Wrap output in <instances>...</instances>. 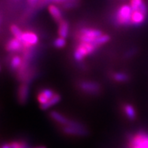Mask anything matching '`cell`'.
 Wrapping results in <instances>:
<instances>
[{
  "label": "cell",
  "mask_w": 148,
  "mask_h": 148,
  "mask_svg": "<svg viewBox=\"0 0 148 148\" xmlns=\"http://www.w3.org/2000/svg\"><path fill=\"white\" fill-rule=\"evenodd\" d=\"M133 10L130 5H123L117 10L116 14V22L120 25H129L132 23Z\"/></svg>",
  "instance_id": "1"
},
{
  "label": "cell",
  "mask_w": 148,
  "mask_h": 148,
  "mask_svg": "<svg viewBox=\"0 0 148 148\" xmlns=\"http://www.w3.org/2000/svg\"><path fill=\"white\" fill-rule=\"evenodd\" d=\"M97 48L92 43L80 42L73 53L74 59L77 61L83 60L85 57L89 55L95 51Z\"/></svg>",
  "instance_id": "2"
},
{
  "label": "cell",
  "mask_w": 148,
  "mask_h": 148,
  "mask_svg": "<svg viewBox=\"0 0 148 148\" xmlns=\"http://www.w3.org/2000/svg\"><path fill=\"white\" fill-rule=\"evenodd\" d=\"M50 116L55 122L60 123L61 125H64V126H84L82 124H80L79 123H77L76 121L70 120V119H66L64 116L60 114V113L57 112V111H51V113H50Z\"/></svg>",
  "instance_id": "3"
},
{
  "label": "cell",
  "mask_w": 148,
  "mask_h": 148,
  "mask_svg": "<svg viewBox=\"0 0 148 148\" xmlns=\"http://www.w3.org/2000/svg\"><path fill=\"white\" fill-rule=\"evenodd\" d=\"M39 42L38 36L33 32H23V37H22V43L23 47L25 48H30L33 45H36Z\"/></svg>",
  "instance_id": "4"
},
{
  "label": "cell",
  "mask_w": 148,
  "mask_h": 148,
  "mask_svg": "<svg viewBox=\"0 0 148 148\" xmlns=\"http://www.w3.org/2000/svg\"><path fill=\"white\" fill-rule=\"evenodd\" d=\"M63 132L65 134L77 136H85L88 134V131L85 129L84 126H64L63 128Z\"/></svg>",
  "instance_id": "5"
},
{
  "label": "cell",
  "mask_w": 148,
  "mask_h": 148,
  "mask_svg": "<svg viewBox=\"0 0 148 148\" xmlns=\"http://www.w3.org/2000/svg\"><path fill=\"white\" fill-rule=\"evenodd\" d=\"M79 88L86 92L88 93H97L100 90V86L97 82H82L79 83Z\"/></svg>",
  "instance_id": "6"
},
{
  "label": "cell",
  "mask_w": 148,
  "mask_h": 148,
  "mask_svg": "<svg viewBox=\"0 0 148 148\" xmlns=\"http://www.w3.org/2000/svg\"><path fill=\"white\" fill-rule=\"evenodd\" d=\"M49 12L51 14V16L55 20L57 23H60L61 21H63L62 18V12L60 10V8L55 4H50L49 5Z\"/></svg>",
  "instance_id": "7"
},
{
  "label": "cell",
  "mask_w": 148,
  "mask_h": 148,
  "mask_svg": "<svg viewBox=\"0 0 148 148\" xmlns=\"http://www.w3.org/2000/svg\"><path fill=\"white\" fill-rule=\"evenodd\" d=\"M79 35L85 36L90 37L92 39H97V37L103 35L101 30L96 29H89V28H82L79 30Z\"/></svg>",
  "instance_id": "8"
},
{
  "label": "cell",
  "mask_w": 148,
  "mask_h": 148,
  "mask_svg": "<svg viewBox=\"0 0 148 148\" xmlns=\"http://www.w3.org/2000/svg\"><path fill=\"white\" fill-rule=\"evenodd\" d=\"M23 43L18 40V39L14 38V39H10L6 45V50L8 51H20L23 47Z\"/></svg>",
  "instance_id": "9"
},
{
  "label": "cell",
  "mask_w": 148,
  "mask_h": 148,
  "mask_svg": "<svg viewBox=\"0 0 148 148\" xmlns=\"http://www.w3.org/2000/svg\"><path fill=\"white\" fill-rule=\"evenodd\" d=\"M29 95V86L27 84H22L18 88V100L21 103H24Z\"/></svg>",
  "instance_id": "10"
},
{
  "label": "cell",
  "mask_w": 148,
  "mask_h": 148,
  "mask_svg": "<svg viewBox=\"0 0 148 148\" xmlns=\"http://www.w3.org/2000/svg\"><path fill=\"white\" fill-rule=\"evenodd\" d=\"M69 33V24L66 21L63 20L58 23V35L60 37L66 39Z\"/></svg>",
  "instance_id": "11"
},
{
  "label": "cell",
  "mask_w": 148,
  "mask_h": 148,
  "mask_svg": "<svg viewBox=\"0 0 148 148\" xmlns=\"http://www.w3.org/2000/svg\"><path fill=\"white\" fill-rule=\"evenodd\" d=\"M146 15H144L139 11H134L132 16V23L134 25H140L145 21Z\"/></svg>",
  "instance_id": "12"
},
{
  "label": "cell",
  "mask_w": 148,
  "mask_h": 148,
  "mask_svg": "<svg viewBox=\"0 0 148 148\" xmlns=\"http://www.w3.org/2000/svg\"><path fill=\"white\" fill-rule=\"evenodd\" d=\"M60 101V96L58 94H55V95H54V97H51V99H49L46 103L42 104V105H40V107H41L42 110H48L49 108L52 107V106L55 105V104L58 103Z\"/></svg>",
  "instance_id": "13"
},
{
  "label": "cell",
  "mask_w": 148,
  "mask_h": 148,
  "mask_svg": "<svg viewBox=\"0 0 148 148\" xmlns=\"http://www.w3.org/2000/svg\"><path fill=\"white\" fill-rule=\"evenodd\" d=\"M124 111H125V115L127 116V117L129 119L133 120V119H135V117H136V112H135V110H134L133 106H132L131 104H126L124 107Z\"/></svg>",
  "instance_id": "14"
},
{
  "label": "cell",
  "mask_w": 148,
  "mask_h": 148,
  "mask_svg": "<svg viewBox=\"0 0 148 148\" xmlns=\"http://www.w3.org/2000/svg\"><path fill=\"white\" fill-rule=\"evenodd\" d=\"M10 30L12 33V34L14 35V38L18 39V40L22 42V37H23V32H22V30L18 27V26L15 25V24H12L11 27H10Z\"/></svg>",
  "instance_id": "15"
},
{
  "label": "cell",
  "mask_w": 148,
  "mask_h": 148,
  "mask_svg": "<svg viewBox=\"0 0 148 148\" xmlns=\"http://www.w3.org/2000/svg\"><path fill=\"white\" fill-rule=\"evenodd\" d=\"M110 38L109 36L106 35V34H103V35L101 36L97 37V39L92 43L95 45V46H96L97 48V47H99L100 45H103V44H105V43L108 42L110 41Z\"/></svg>",
  "instance_id": "16"
},
{
  "label": "cell",
  "mask_w": 148,
  "mask_h": 148,
  "mask_svg": "<svg viewBox=\"0 0 148 148\" xmlns=\"http://www.w3.org/2000/svg\"><path fill=\"white\" fill-rule=\"evenodd\" d=\"M113 79L119 82H127L129 79V76L127 75L125 73H116L113 74Z\"/></svg>",
  "instance_id": "17"
},
{
  "label": "cell",
  "mask_w": 148,
  "mask_h": 148,
  "mask_svg": "<svg viewBox=\"0 0 148 148\" xmlns=\"http://www.w3.org/2000/svg\"><path fill=\"white\" fill-rule=\"evenodd\" d=\"M22 59L21 58L20 56H18V55H16V56L13 57L11 60V66H12V69H14V70H17L18 68L21 67V66L22 65Z\"/></svg>",
  "instance_id": "18"
},
{
  "label": "cell",
  "mask_w": 148,
  "mask_h": 148,
  "mask_svg": "<svg viewBox=\"0 0 148 148\" xmlns=\"http://www.w3.org/2000/svg\"><path fill=\"white\" fill-rule=\"evenodd\" d=\"M66 44V39L60 36L58 37L54 42V45H55V47H56L57 49H62V48L65 47Z\"/></svg>",
  "instance_id": "19"
},
{
  "label": "cell",
  "mask_w": 148,
  "mask_h": 148,
  "mask_svg": "<svg viewBox=\"0 0 148 148\" xmlns=\"http://www.w3.org/2000/svg\"><path fill=\"white\" fill-rule=\"evenodd\" d=\"M61 7L64 9L69 10V9H73V8H77L79 5V2H69L64 3V4L60 5Z\"/></svg>",
  "instance_id": "20"
},
{
  "label": "cell",
  "mask_w": 148,
  "mask_h": 148,
  "mask_svg": "<svg viewBox=\"0 0 148 148\" xmlns=\"http://www.w3.org/2000/svg\"><path fill=\"white\" fill-rule=\"evenodd\" d=\"M143 3L142 0H131L130 1V6L132 8L133 12L138 11L140 7V5Z\"/></svg>",
  "instance_id": "21"
},
{
  "label": "cell",
  "mask_w": 148,
  "mask_h": 148,
  "mask_svg": "<svg viewBox=\"0 0 148 148\" xmlns=\"http://www.w3.org/2000/svg\"><path fill=\"white\" fill-rule=\"evenodd\" d=\"M41 92L49 100L51 99V97H54V95H55V94L53 92V91H51V89H49V88H45V89H43Z\"/></svg>",
  "instance_id": "22"
},
{
  "label": "cell",
  "mask_w": 148,
  "mask_h": 148,
  "mask_svg": "<svg viewBox=\"0 0 148 148\" xmlns=\"http://www.w3.org/2000/svg\"><path fill=\"white\" fill-rule=\"evenodd\" d=\"M37 99H38V101H39V103H40V105H42V104H44V103H46L48 101H49V99L47 98L46 97H45L44 95H43L42 92H40V93L38 95V97H37Z\"/></svg>",
  "instance_id": "23"
},
{
  "label": "cell",
  "mask_w": 148,
  "mask_h": 148,
  "mask_svg": "<svg viewBox=\"0 0 148 148\" xmlns=\"http://www.w3.org/2000/svg\"><path fill=\"white\" fill-rule=\"evenodd\" d=\"M69 2H80V0H49V2L51 3H58V4H64Z\"/></svg>",
  "instance_id": "24"
},
{
  "label": "cell",
  "mask_w": 148,
  "mask_h": 148,
  "mask_svg": "<svg viewBox=\"0 0 148 148\" xmlns=\"http://www.w3.org/2000/svg\"><path fill=\"white\" fill-rule=\"evenodd\" d=\"M138 11H139V12H140L141 13H143L144 15H147V7L146 4L143 2L142 4L140 5V7H139Z\"/></svg>",
  "instance_id": "25"
},
{
  "label": "cell",
  "mask_w": 148,
  "mask_h": 148,
  "mask_svg": "<svg viewBox=\"0 0 148 148\" xmlns=\"http://www.w3.org/2000/svg\"><path fill=\"white\" fill-rule=\"evenodd\" d=\"M10 144H11L12 148H20L21 147V143L18 142V141H13V142L10 143Z\"/></svg>",
  "instance_id": "26"
},
{
  "label": "cell",
  "mask_w": 148,
  "mask_h": 148,
  "mask_svg": "<svg viewBox=\"0 0 148 148\" xmlns=\"http://www.w3.org/2000/svg\"><path fill=\"white\" fill-rule=\"evenodd\" d=\"M21 144V147L20 148H29V146H28V144H27L26 142H23V141H22Z\"/></svg>",
  "instance_id": "27"
},
{
  "label": "cell",
  "mask_w": 148,
  "mask_h": 148,
  "mask_svg": "<svg viewBox=\"0 0 148 148\" xmlns=\"http://www.w3.org/2000/svg\"><path fill=\"white\" fill-rule=\"evenodd\" d=\"M1 148H12V147H11V144H2Z\"/></svg>",
  "instance_id": "28"
},
{
  "label": "cell",
  "mask_w": 148,
  "mask_h": 148,
  "mask_svg": "<svg viewBox=\"0 0 148 148\" xmlns=\"http://www.w3.org/2000/svg\"><path fill=\"white\" fill-rule=\"evenodd\" d=\"M33 148H47V147L45 146H39V147H33Z\"/></svg>",
  "instance_id": "29"
},
{
  "label": "cell",
  "mask_w": 148,
  "mask_h": 148,
  "mask_svg": "<svg viewBox=\"0 0 148 148\" xmlns=\"http://www.w3.org/2000/svg\"><path fill=\"white\" fill-rule=\"evenodd\" d=\"M29 1H30V2H36L37 1V0H29Z\"/></svg>",
  "instance_id": "30"
}]
</instances>
